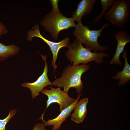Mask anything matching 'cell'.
I'll return each instance as SVG.
<instances>
[{"instance_id":"6da1fadb","label":"cell","mask_w":130,"mask_h":130,"mask_svg":"<svg viewBox=\"0 0 130 130\" xmlns=\"http://www.w3.org/2000/svg\"><path fill=\"white\" fill-rule=\"evenodd\" d=\"M90 67L89 64L72 66L68 65L64 69L61 77L52 82V85L63 88V91L67 92L70 88L73 87L78 93L80 94L84 87L81 76L84 73L87 72Z\"/></svg>"},{"instance_id":"7a4b0ae2","label":"cell","mask_w":130,"mask_h":130,"mask_svg":"<svg viewBox=\"0 0 130 130\" xmlns=\"http://www.w3.org/2000/svg\"><path fill=\"white\" fill-rule=\"evenodd\" d=\"M67 47L68 50L65 54L71 64L73 62V65H78L80 64H85L94 61L100 64L103 62V58L108 55L106 53L90 51L83 47L82 42L76 38L72 43L68 45Z\"/></svg>"},{"instance_id":"3957f363","label":"cell","mask_w":130,"mask_h":130,"mask_svg":"<svg viewBox=\"0 0 130 130\" xmlns=\"http://www.w3.org/2000/svg\"><path fill=\"white\" fill-rule=\"evenodd\" d=\"M109 24L106 23L98 30H90L87 25H83L81 21L76 25L75 30L73 32L74 36L82 43L85 48L91 51L102 52L107 49L106 46L100 45L98 42L99 37L101 36L103 29L109 26Z\"/></svg>"},{"instance_id":"277c9868","label":"cell","mask_w":130,"mask_h":130,"mask_svg":"<svg viewBox=\"0 0 130 130\" xmlns=\"http://www.w3.org/2000/svg\"><path fill=\"white\" fill-rule=\"evenodd\" d=\"M40 24L56 40L58 39V35L60 31L72 27L75 28L76 25L72 17H65L60 11L54 12L52 10L40 21Z\"/></svg>"},{"instance_id":"5b68a950","label":"cell","mask_w":130,"mask_h":130,"mask_svg":"<svg viewBox=\"0 0 130 130\" xmlns=\"http://www.w3.org/2000/svg\"><path fill=\"white\" fill-rule=\"evenodd\" d=\"M130 11V0H115L104 18L109 21L111 25H116L122 29L129 22Z\"/></svg>"},{"instance_id":"8992f818","label":"cell","mask_w":130,"mask_h":130,"mask_svg":"<svg viewBox=\"0 0 130 130\" xmlns=\"http://www.w3.org/2000/svg\"><path fill=\"white\" fill-rule=\"evenodd\" d=\"M37 37L45 42L49 46L52 54V65L53 68L55 76V72L58 65H56L58 52L60 49L64 47H67L70 44V40L69 38L66 37L61 41L58 42H54L50 41L43 37L40 32L39 27L38 24H35L31 29L27 32L26 39L29 41H32L33 38ZM55 78H56L55 76Z\"/></svg>"},{"instance_id":"52a82bcc","label":"cell","mask_w":130,"mask_h":130,"mask_svg":"<svg viewBox=\"0 0 130 130\" xmlns=\"http://www.w3.org/2000/svg\"><path fill=\"white\" fill-rule=\"evenodd\" d=\"M48 88L51 90L43 89L41 92L48 97L46 101V109L41 115L43 117L47 109L52 103H56L58 104L60 106L59 111H61L71 105L75 101L76 99L69 96L68 92L61 91L60 88H55L50 86Z\"/></svg>"},{"instance_id":"ba28073f","label":"cell","mask_w":130,"mask_h":130,"mask_svg":"<svg viewBox=\"0 0 130 130\" xmlns=\"http://www.w3.org/2000/svg\"><path fill=\"white\" fill-rule=\"evenodd\" d=\"M45 62V65L42 74L35 81L32 83L25 82L21 85L24 87L29 89L31 91L32 98H34L39 94V93L44 88L48 85L53 86L52 82H51L48 76V65L46 62L47 58L46 55L40 54Z\"/></svg>"},{"instance_id":"9c48e42d","label":"cell","mask_w":130,"mask_h":130,"mask_svg":"<svg viewBox=\"0 0 130 130\" xmlns=\"http://www.w3.org/2000/svg\"><path fill=\"white\" fill-rule=\"evenodd\" d=\"M82 94V93L79 94L75 101L71 105L61 110L59 114L55 118L46 121L44 119L43 117L41 116L39 119L42 121L45 126L52 125L53 126L51 130H58L59 129L62 123L70 115L71 112L74 109Z\"/></svg>"},{"instance_id":"30bf717a","label":"cell","mask_w":130,"mask_h":130,"mask_svg":"<svg viewBox=\"0 0 130 130\" xmlns=\"http://www.w3.org/2000/svg\"><path fill=\"white\" fill-rule=\"evenodd\" d=\"M117 42V45L115 54L110 61L111 64H115L121 65L120 57L126 44L130 42V36L129 32L125 30L116 31V33H113Z\"/></svg>"},{"instance_id":"8fae6325","label":"cell","mask_w":130,"mask_h":130,"mask_svg":"<svg viewBox=\"0 0 130 130\" xmlns=\"http://www.w3.org/2000/svg\"><path fill=\"white\" fill-rule=\"evenodd\" d=\"M96 0H81L72 14V17L74 21L78 22L81 21L82 17L91 12Z\"/></svg>"},{"instance_id":"7c38bea8","label":"cell","mask_w":130,"mask_h":130,"mask_svg":"<svg viewBox=\"0 0 130 130\" xmlns=\"http://www.w3.org/2000/svg\"><path fill=\"white\" fill-rule=\"evenodd\" d=\"M89 102L88 98L81 99L78 102L71 116V120L77 124L84 121L87 112V105Z\"/></svg>"},{"instance_id":"4fadbf2b","label":"cell","mask_w":130,"mask_h":130,"mask_svg":"<svg viewBox=\"0 0 130 130\" xmlns=\"http://www.w3.org/2000/svg\"><path fill=\"white\" fill-rule=\"evenodd\" d=\"M127 52V50H124L121 54V56L125 60L124 65L123 69L121 71L117 72L116 75L112 78L113 79H119L118 83L119 86L122 84L124 86L126 82H128L130 80V65L128 62Z\"/></svg>"},{"instance_id":"5bb4252c","label":"cell","mask_w":130,"mask_h":130,"mask_svg":"<svg viewBox=\"0 0 130 130\" xmlns=\"http://www.w3.org/2000/svg\"><path fill=\"white\" fill-rule=\"evenodd\" d=\"M19 51V47L14 44L6 45L0 42V61L17 55Z\"/></svg>"},{"instance_id":"9a60e30c","label":"cell","mask_w":130,"mask_h":130,"mask_svg":"<svg viewBox=\"0 0 130 130\" xmlns=\"http://www.w3.org/2000/svg\"><path fill=\"white\" fill-rule=\"evenodd\" d=\"M115 0H100L102 6V10L101 13L95 19L94 22L97 23L99 22L106 13L107 9L112 7Z\"/></svg>"},{"instance_id":"2e32d148","label":"cell","mask_w":130,"mask_h":130,"mask_svg":"<svg viewBox=\"0 0 130 130\" xmlns=\"http://www.w3.org/2000/svg\"><path fill=\"white\" fill-rule=\"evenodd\" d=\"M17 112L15 109L10 110L8 116L5 118L1 119L0 118V130H6L5 126L11 118L14 116Z\"/></svg>"},{"instance_id":"e0dca14e","label":"cell","mask_w":130,"mask_h":130,"mask_svg":"<svg viewBox=\"0 0 130 130\" xmlns=\"http://www.w3.org/2000/svg\"><path fill=\"white\" fill-rule=\"evenodd\" d=\"M59 0H50V2L52 6V11L54 12H58L60 11L58 6V2Z\"/></svg>"},{"instance_id":"ac0fdd59","label":"cell","mask_w":130,"mask_h":130,"mask_svg":"<svg viewBox=\"0 0 130 130\" xmlns=\"http://www.w3.org/2000/svg\"><path fill=\"white\" fill-rule=\"evenodd\" d=\"M8 32V30L6 26L0 21V39L2 35L7 34Z\"/></svg>"},{"instance_id":"d6986e66","label":"cell","mask_w":130,"mask_h":130,"mask_svg":"<svg viewBox=\"0 0 130 130\" xmlns=\"http://www.w3.org/2000/svg\"><path fill=\"white\" fill-rule=\"evenodd\" d=\"M32 130H46V128L43 123L36 124Z\"/></svg>"}]
</instances>
